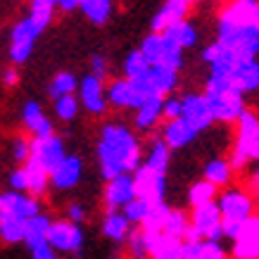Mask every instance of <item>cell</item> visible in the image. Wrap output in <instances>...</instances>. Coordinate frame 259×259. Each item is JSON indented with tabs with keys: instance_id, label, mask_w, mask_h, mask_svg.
Returning <instances> with one entry per match:
<instances>
[{
	"instance_id": "obj_9",
	"label": "cell",
	"mask_w": 259,
	"mask_h": 259,
	"mask_svg": "<svg viewBox=\"0 0 259 259\" xmlns=\"http://www.w3.org/2000/svg\"><path fill=\"white\" fill-rule=\"evenodd\" d=\"M38 38H40V31L26 17H22V19L12 26V31H10V48H8L12 67L29 62V57L33 55V48H36V40Z\"/></svg>"
},
{
	"instance_id": "obj_45",
	"label": "cell",
	"mask_w": 259,
	"mask_h": 259,
	"mask_svg": "<svg viewBox=\"0 0 259 259\" xmlns=\"http://www.w3.org/2000/svg\"><path fill=\"white\" fill-rule=\"evenodd\" d=\"M174 119H181V98L169 95L162 105V121H174Z\"/></svg>"
},
{
	"instance_id": "obj_51",
	"label": "cell",
	"mask_w": 259,
	"mask_h": 259,
	"mask_svg": "<svg viewBox=\"0 0 259 259\" xmlns=\"http://www.w3.org/2000/svg\"><path fill=\"white\" fill-rule=\"evenodd\" d=\"M245 188L250 190L254 197H259V169L250 174V179H247V186H245Z\"/></svg>"
},
{
	"instance_id": "obj_31",
	"label": "cell",
	"mask_w": 259,
	"mask_h": 259,
	"mask_svg": "<svg viewBox=\"0 0 259 259\" xmlns=\"http://www.w3.org/2000/svg\"><path fill=\"white\" fill-rule=\"evenodd\" d=\"M121 69H124V79L126 81H131V83H145L152 67H150L148 60H145L138 50H131V53L124 57Z\"/></svg>"
},
{
	"instance_id": "obj_26",
	"label": "cell",
	"mask_w": 259,
	"mask_h": 259,
	"mask_svg": "<svg viewBox=\"0 0 259 259\" xmlns=\"http://www.w3.org/2000/svg\"><path fill=\"white\" fill-rule=\"evenodd\" d=\"M181 247H183V240L171 238V236H164V233H159V236H155V238H148L150 259H179L181 257Z\"/></svg>"
},
{
	"instance_id": "obj_53",
	"label": "cell",
	"mask_w": 259,
	"mask_h": 259,
	"mask_svg": "<svg viewBox=\"0 0 259 259\" xmlns=\"http://www.w3.org/2000/svg\"><path fill=\"white\" fill-rule=\"evenodd\" d=\"M257 207H259V197H257Z\"/></svg>"
},
{
	"instance_id": "obj_16",
	"label": "cell",
	"mask_w": 259,
	"mask_h": 259,
	"mask_svg": "<svg viewBox=\"0 0 259 259\" xmlns=\"http://www.w3.org/2000/svg\"><path fill=\"white\" fill-rule=\"evenodd\" d=\"M231 259H259V212L243 224L240 236L231 243Z\"/></svg>"
},
{
	"instance_id": "obj_37",
	"label": "cell",
	"mask_w": 259,
	"mask_h": 259,
	"mask_svg": "<svg viewBox=\"0 0 259 259\" xmlns=\"http://www.w3.org/2000/svg\"><path fill=\"white\" fill-rule=\"evenodd\" d=\"M190 228V217L186 209H176V207H171L169 209V214H166V221H164V236H171V238H179V240H183L186 238V233H188Z\"/></svg>"
},
{
	"instance_id": "obj_19",
	"label": "cell",
	"mask_w": 259,
	"mask_h": 259,
	"mask_svg": "<svg viewBox=\"0 0 259 259\" xmlns=\"http://www.w3.org/2000/svg\"><path fill=\"white\" fill-rule=\"evenodd\" d=\"M19 117H22L24 128L31 134V138H48V136L55 134V124L46 117V112H43V107H40V102L26 100L22 105Z\"/></svg>"
},
{
	"instance_id": "obj_22",
	"label": "cell",
	"mask_w": 259,
	"mask_h": 259,
	"mask_svg": "<svg viewBox=\"0 0 259 259\" xmlns=\"http://www.w3.org/2000/svg\"><path fill=\"white\" fill-rule=\"evenodd\" d=\"M162 105H164V98L162 95H152L150 100H145L134 112V126L136 131L141 134H148V131H155V126L162 121Z\"/></svg>"
},
{
	"instance_id": "obj_6",
	"label": "cell",
	"mask_w": 259,
	"mask_h": 259,
	"mask_svg": "<svg viewBox=\"0 0 259 259\" xmlns=\"http://www.w3.org/2000/svg\"><path fill=\"white\" fill-rule=\"evenodd\" d=\"M217 207L224 221H247L257 214V197L243 186H228L219 190Z\"/></svg>"
},
{
	"instance_id": "obj_20",
	"label": "cell",
	"mask_w": 259,
	"mask_h": 259,
	"mask_svg": "<svg viewBox=\"0 0 259 259\" xmlns=\"http://www.w3.org/2000/svg\"><path fill=\"white\" fill-rule=\"evenodd\" d=\"M197 131H193L183 119H174V121H164V126H162V141H164V145L169 150H181V148H188L190 143L197 138Z\"/></svg>"
},
{
	"instance_id": "obj_27",
	"label": "cell",
	"mask_w": 259,
	"mask_h": 259,
	"mask_svg": "<svg viewBox=\"0 0 259 259\" xmlns=\"http://www.w3.org/2000/svg\"><path fill=\"white\" fill-rule=\"evenodd\" d=\"M134 226L126 221L121 212H107L102 219V236L112 243H126V238L131 236Z\"/></svg>"
},
{
	"instance_id": "obj_14",
	"label": "cell",
	"mask_w": 259,
	"mask_h": 259,
	"mask_svg": "<svg viewBox=\"0 0 259 259\" xmlns=\"http://www.w3.org/2000/svg\"><path fill=\"white\" fill-rule=\"evenodd\" d=\"M79 105L88 114H93V117H102L105 112H107V95H105V81L95 79V76H83L79 81Z\"/></svg>"
},
{
	"instance_id": "obj_21",
	"label": "cell",
	"mask_w": 259,
	"mask_h": 259,
	"mask_svg": "<svg viewBox=\"0 0 259 259\" xmlns=\"http://www.w3.org/2000/svg\"><path fill=\"white\" fill-rule=\"evenodd\" d=\"M231 86L243 95L259 91V60H243L231 71Z\"/></svg>"
},
{
	"instance_id": "obj_47",
	"label": "cell",
	"mask_w": 259,
	"mask_h": 259,
	"mask_svg": "<svg viewBox=\"0 0 259 259\" xmlns=\"http://www.w3.org/2000/svg\"><path fill=\"white\" fill-rule=\"evenodd\" d=\"M107 74H110V62H107V57L105 55H93L91 57V76L105 81L107 79Z\"/></svg>"
},
{
	"instance_id": "obj_11",
	"label": "cell",
	"mask_w": 259,
	"mask_h": 259,
	"mask_svg": "<svg viewBox=\"0 0 259 259\" xmlns=\"http://www.w3.org/2000/svg\"><path fill=\"white\" fill-rule=\"evenodd\" d=\"M181 119H183L193 131H197V134L207 131V128L214 124L212 110H209V105H207L202 93H183L181 95Z\"/></svg>"
},
{
	"instance_id": "obj_36",
	"label": "cell",
	"mask_w": 259,
	"mask_h": 259,
	"mask_svg": "<svg viewBox=\"0 0 259 259\" xmlns=\"http://www.w3.org/2000/svg\"><path fill=\"white\" fill-rule=\"evenodd\" d=\"M169 209H171V207H169L166 202L152 204V209H150V214L145 217V221H143L141 226H136V228H141V231L148 238L159 236V233L164 231V221H166V214H169Z\"/></svg>"
},
{
	"instance_id": "obj_52",
	"label": "cell",
	"mask_w": 259,
	"mask_h": 259,
	"mask_svg": "<svg viewBox=\"0 0 259 259\" xmlns=\"http://www.w3.org/2000/svg\"><path fill=\"white\" fill-rule=\"evenodd\" d=\"M55 3H57V10H62V12L79 10V0H55Z\"/></svg>"
},
{
	"instance_id": "obj_39",
	"label": "cell",
	"mask_w": 259,
	"mask_h": 259,
	"mask_svg": "<svg viewBox=\"0 0 259 259\" xmlns=\"http://www.w3.org/2000/svg\"><path fill=\"white\" fill-rule=\"evenodd\" d=\"M162 46H164V38H162V33H148V36L141 40V48H138V53H141V55L148 60L150 67H155V64L159 62V55H162Z\"/></svg>"
},
{
	"instance_id": "obj_44",
	"label": "cell",
	"mask_w": 259,
	"mask_h": 259,
	"mask_svg": "<svg viewBox=\"0 0 259 259\" xmlns=\"http://www.w3.org/2000/svg\"><path fill=\"white\" fill-rule=\"evenodd\" d=\"M12 159L17 162V166H24L31 159V138L17 136L15 141H12Z\"/></svg>"
},
{
	"instance_id": "obj_35",
	"label": "cell",
	"mask_w": 259,
	"mask_h": 259,
	"mask_svg": "<svg viewBox=\"0 0 259 259\" xmlns=\"http://www.w3.org/2000/svg\"><path fill=\"white\" fill-rule=\"evenodd\" d=\"M217 197H219V188H214L212 183H207V181L200 179L188 188V207L195 209V207L212 204V202H217Z\"/></svg>"
},
{
	"instance_id": "obj_49",
	"label": "cell",
	"mask_w": 259,
	"mask_h": 259,
	"mask_svg": "<svg viewBox=\"0 0 259 259\" xmlns=\"http://www.w3.org/2000/svg\"><path fill=\"white\" fill-rule=\"evenodd\" d=\"M31 259H60V254H57L48 243H43V245H38V247L31 250Z\"/></svg>"
},
{
	"instance_id": "obj_40",
	"label": "cell",
	"mask_w": 259,
	"mask_h": 259,
	"mask_svg": "<svg viewBox=\"0 0 259 259\" xmlns=\"http://www.w3.org/2000/svg\"><path fill=\"white\" fill-rule=\"evenodd\" d=\"M164 38V36H162ZM155 67H166V69H174V71H181L183 69V50L176 48L174 43L164 38V46H162V55H159V62Z\"/></svg>"
},
{
	"instance_id": "obj_46",
	"label": "cell",
	"mask_w": 259,
	"mask_h": 259,
	"mask_svg": "<svg viewBox=\"0 0 259 259\" xmlns=\"http://www.w3.org/2000/svg\"><path fill=\"white\" fill-rule=\"evenodd\" d=\"M64 219L71 221V224H76V226H81V224L88 219L86 207H83L81 202H69L67 204V209H64Z\"/></svg>"
},
{
	"instance_id": "obj_3",
	"label": "cell",
	"mask_w": 259,
	"mask_h": 259,
	"mask_svg": "<svg viewBox=\"0 0 259 259\" xmlns=\"http://www.w3.org/2000/svg\"><path fill=\"white\" fill-rule=\"evenodd\" d=\"M204 100L212 110L214 124H236L240 114L247 110L245 105V95L240 91L231 86L228 81L224 79H214V76H207V83H204Z\"/></svg>"
},
{
	"instance_id": "obj_38",
	"label": "cell",
	"mask_w": 259,
	"mask_h": 259,
	"mask_svg": "<svg viewBox=\"0 0 259 259\" xmlns=\"http://www.w3.org/2000/svg\"><path fill=\"white\" fill-rule=\"evenodd\" d=\"M24 224L26 221L10 217V214H0V240L3 243H24Z\"/></svg>"
},
{
	"instance_id": "obj_42",
	"label": "cell",
	"mask_w": 259,
	"mask_h": 259,
	"mask_svg": "<svg viewBox=\"0 0 259 259\" xmlns=\"http://www.w3.org/2000/svg\"><path fill=\"white\" fill-rule=\"evenodd\" d=\"M150 209H152V204H148L145 200H138V197H136V200H131V202L121 209V214H124L126 221L136 228V226H141L143 221H145V217L150 214Z\"/></svg>"
},
{
	"instance_id": "obj_7",
	"label": "cell",
	"mask_w": 259,
	"mask_h": 259,
	"mask_svg": "<svg viewBox=\"0 0 259 259\" xmlns=\"http://www.w3.org/2000/svg\"><path fill=\"white\" fill-rule=\"evenodd\" d=\"M105 95H107V107H117V110H138L143 102L150 100L152 95H157L152 91L148 81L145 83H131L121 79H114L112 83L105 86Z\"/></svg>"
},
{
	"instance_id": "obj_10",
	"label": "cell",
	"mask_w": 259,
	"mask_h": 259,
	"mask_svg": "<svg viewBox=\"0 0 259 259\" xmlns=\"http://www.w3.org/2000/svg\"><path fill=\"white\" fill-rule=\"evenodd\" d=\"M134 179V190L138 200H145L148 204H159L164 202L166 195V176L164 174H157L148 169L145 164H141L131 174Z\"/></svg>"
},
{
	"instance_id": "obj_50",
	"label": "cell",
	"mask_w": 259,
	"mask_h": 259,
	"mask_svg": "<svg viewBox=\"0 0 259 259\" xmlns=\"http://www.w3.org/2000/svg\"><path fill=\"white\" fill-rule=\"evenodd\" d=\"M19 76H22V74H19V67H8V69H3V83L10 88L19 83Z\"/></svg>"
},
{
	"instance_id": "obj_32",
	"label": "cell",
	"mask_w": 259,
	"mask_h": 259,
	"mask_svg": "<svg viewBox=\"0 0 259 259\" xmlns=\"http://www.w3.org/2000/svg\"><path fill=\"white\" fill-rule=\"evenodd\" d=\"M79 10L91 24L105 26L114 12V5H112V0H79Z\"/></svg>"
},
{
	"instance_id": "obj_29",
	"label": "cell",
	"mask_w": 259,
	"mask_h": 259,
	"mask_svg": "<svg viewBox=\"0 0 259 259\" xmlns=\"http://www.w3.org/2000/svg\"><path fill=\"white\" fill-rule=\"evenodd\" d=\"M55 12H57V3H55V0H33L31 5H29L26 19H29V22H31L40 33H43L48 26L53 24Z\"/></svg>"
},
{
	"instance_id": "obj_8",
	"label": "cell",
	"mask_w": 259,
	"mask_h": 259,
	"mask_svg": "<svg viewBox=\"0 0 259 259\" xmlns=\"http://www.w3.org/2000/svg\"><path fill=\"white\" fill-rule=\"evenodd\" d=\"M83 243H86V233L81 226L67 219H53L48 231V245L57 254H81Z\"/></svg>"
},
{
	"instance_id": "obj_18",
	"label": "cell",
	"mask_w": 259,
	"mask_h": 259,
	"mask_svg": "<svg viewBox=\"0 0 259 259\" xmlns=\"http://www.w3.org/2000/svg\"><path fill=\"white\" fill-rule=\"evenodd\" d=\"M83 179V159L79 155L67 152V157L50 171V186L57 190H71Z\"/></svg>"
},
{
	"instance_id": "obj_12",
	"label": "cell",
	"mask_w": 259,
	"mask_h": 259,
	"mask_svg": "<svg viewBox=\"0 0 259 259\" xmlns=\"http://www.w3.org/2000/svg\"><path fill=\"white\" fill-rule=\"evenodd\" d=\"M64 157H67V145L57 134L48 136V138H31V159L38 162L48 174L53 171Z\"/></svg>"
},
{
	"instance_id": "obj_23",
	"label": "cell",
	"mask_w": 259,
	"mask_h": 259,
	"mask_svg": "<svg viewBox=\"0 0 259 259\" xmlns=\"http://www.w3.org/2000/svg\"><path fill=\"white\" fill-rule=\"evenodd\" d=\"M233 169H231V164H228L226 157H212L207 164H204L202 169V181H207V183H212L214 188H228L231 183H233Z\"/></svg>"
},
{
	"instance_id": "obj_4",
	"label": "cell",
	"mask_w": 259,
	"mask_h": 259,
	"mask_svg": "<svg viewBox=\"0 0 259 259\" xmlns=\"http://www.w3.org/2000/svg\"><path fill=\"white\" fill-rule=\"evenodd\" d=\"M226 159L233 174L245 171L250 162H259V114L250 107L236 121V143Z\"/></svg>"
},
{
	"instance_id": "obj_1",
	"label": "cell",
	"mask_w": 259,
	"mask_h": 259,
	"mask_svg": "<svg viewBox=\"0 0 259 259\" xmlns=\"http://www.w3.org/2000/svg\"><path fill=\"white\" fill-rule=\"evenodd\" d=\"M217 43L238 60H259V0H236L221 10Z\"/></svg>"
},
{
	"instance_id": "obj_24",
	"label": "cell",
	"mask_w": 259,
	"mask_h": 259,
	"mask_svg": "<svg viewBox=\"0 0 259 259\" xmlns=\"http://www.w3.org/2000/svg\"><path fill=\"white\" fill-rule=\"evenodd\" d=\"M22 169L26 174V195L36 197V200L46 195L48 188H50V174L38 162H33V159H29Z\"/></svg>"
},
{
	"instance_id": "obj_15",
	"label": "cell",
	"mask_w": 259,
	"mask_h": 259,
	"mask_svg": "<svg viewBox=\"0 0 259 259\" xmlns=\"http://www.w3.org/2000/svg\"><path fill=\"white\" fill-rule=\"evenodd\" d=\"M40 200L26 195V193H12V190H3L0 193V214H10L22 221H29L31 217L40 214Z\"/></svg>"
},
{
	"instance_id": "obj_30",
	"label": "cell",
	"mask_w": 259,
	"mask_h": 259,
	"mask_svg": "<svg viewBox=\"0 0 259 259\" xmlns=\"http://www.w3.org/2000/svg\"><path fill=\"white\" fill-rule=\"evenodd\" d=\"M148 83L152 86V91L162 98H169L174 93V88L179 86V71L166 69V67H152L148 76Z\"/></svg>"
},
{
	"instance_id": "obj_5",
	"label": "cell",
	"mask_w": 259,
	"mask_h": 259,
	"mask_svg": "<svg viewBox=\"0 0 259 259\" xmlns=\"http://www.w3.org/2000/svg\"><path fill=\"white\" fill-rule=\"evenodd\" d=\"M190 217V228L183 243H202V240H209V243H221L224 236H221V214L217 202L204 204V207H195L188 212Z\"/></svg>"
},
{
	"instance_id": "obj_17",
	"label": "cell",
	"mask_w": 259,
	"mask_h": 259,
	"mask_svg": "<svg viewBox=\"0 0 259 259\" xmlns=\"http://www.w3.org/2000/svg\"><path fill=\"white\" fill-rule=\"evenodd\" d=\"M188 12H190L188 0H166L150 19V33H164L166 29L176 26L179 22H186Z\"/></svg>"
},
{
	"instance_id": "obj_34",
	"label": "cell",
	"mask_w": 259,
	"mask_h": 259,
	"mask_svg": "<svg viewBox=\"0 0 259 259\" xmlns=\"http://www.w3.org/2000/svg\"><path fill=\"white\" fill-rule=\"evenodd\" d=\"M76 88H79V79L71 71H57L55 76H53V81H50V86H48V95L55 102L60 98L76 95Z\"/></svg>"
},
{
	"instance_id": "obj_13",
	"label": "cell",
	"mask_w": 259,
	"mask_h": 259,
	"mask_svg": "<svg viewBox=\"0 0 259 259\" xmlns=\"http://www.w3.org/2000/svg\"><path fill=\"white\" fill-rule=\"evenodd\" d=\"M136 200L134 179L128 174H121L117 179L105 181V190H102V202H105V214L107 212H121L126 204Z\"/></svg>"
},
{
	"instance_id": "obj_25",
	"label": "cell",
	"mask_w": 259,
	"mask_h": 259,
	"mask_svg": "<svg viewBox=\"0 0 259 259\" xmlns=\"http://www.w3.org/2000/svg\"><path fill=\"white\" fill-rule=\"evenodd\" d=\"M50 224H53V219H50L48 214H43V212L36 214V217H31V219L24 224V243H26L29 250H33V247L48 243V231H50Z\"/></svg>"
},
{
	"instance_id": "obj_48",
	"label": "cell",
	"mask_w": 259,
	"mask_h": 259,
	"mask_svg": "<svg viewBox=\"0 0 259 259\" xmlns=\"http://www.w3.org/2000/svg\"><path fill=\"white\" fill-rule=\"evenodd\" d=\"M8 186L12 193H26V174H24L22 166L12 169L8 176Z\"/></svg>"
},
{
	"instance_id": "obj_2",
	"label": "cell",
	"mask_w": 259,
	"mask_h": 259,
	"mask_svg": "<svg viewBox=\"0 0 259 259\" xmlns=\"http://www.w3.org/2000/svg\"><path fill=\"white\" fill-rule=\"evenodd\" d=\"M95 159L105 181L121 174H131L143 164V148L136 134L119 121H107L100 128V141L95 145Z\"/></svg>"
},
{
	"instance_id": "obj_43",
	"label": "cell",
	"mask_w": 259,
	"mask_h": 259,
	"mask_svg": "<svg viewBox=\"0 0 259 259\" xmlns=\"http://www.w3.org/2000/svg\"><path fill=\"white\" fill-rule=\"evenodd\" d=\"M79 110H81V105H79V100H76V95L55 100V117L60 119V121H74V119L79 117Z\"/></svg>"
},
{
	"instance_id": "obj_33",
	"label": "cell",
	"mask_w": 259,
	"mask_h": 259,
	"mask_svg": "<svg viewBox=\"0 0 259 259\" xmlns=\"http://www.w3.org/2000/svg\"><path fill=\"white\" fill-rule=\"evenodd\" d=\"M169 43H174L176 48H181L183 53L188 50V48H193L197 43V29L193 22H179L176 26H171V29H166L164 33H162Z\"/></svg>"
},
{
	"instance_id": "obj_28",
	"label": "cell",
	"mask_w": 259,
	"mask_h": 259,
	"mask_svg": "<svg viewBox=\"0 0 259 259\" xmlns=\"http://www.w3.org/2000/svg\"><path fill=\"white\" fill-rule=\"evenodd\" d=\"M143 164L148 166V169H152V171L164 174V176H166L169 164H171V150L166 148L162 138H155V141L150 143L148 155L143 157Z\"/></svg>"
},
{
	"instance_id": "obj_41",
	"label": "cell",
	"mask_w": 259,
	"mask_h": 259,
	"mask_svg": "<svg viewBox=\"0 0 259 259\" xmlns=\"http://www.w3.org/2000/svg\"><path fill=\"white\" fill-rule=\"evenodd\" d=\"M126 252H128V259H150L148 238L141 228H134L131 236L126 238Z\"/></svg>"
}]
</instances>
